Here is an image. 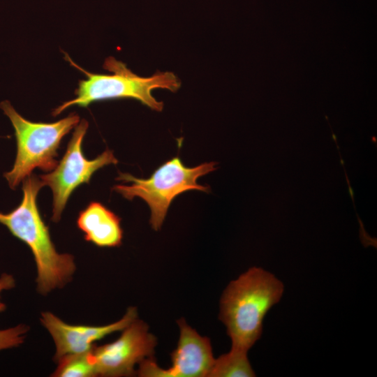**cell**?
<instances>
[{"label": "cell", "instance_id": "1", "mask_svg": "<svg viewBox=\"0 0 377 377\" xmlns=\"http://www.w3.org/2000/svg\"><path fill=\"white\" fill-rule=\"evenodd\" d=\"M22 182L20 204L8 213L0 212V223L30 249L36 266L37 291L46 295L70 282L76 265L72 255L57 251L40 216L37 196L43 185L40 178L31 175Z\"/></svg>", "mask_w": 377, "mask_h": 377}, {"label": "cell", "instance_id": "2", "mask_svg": "<svg viewBox=\"0 0 377 377\" xmlns=\"http://www.w3.org/2000/svg\"><path fill=\"white\" fill-rule=\"evenodd\" d=\"M283 290L274 274L255 267L228 285L221 299L219 319L226 326L231 348L248 352L260 339L264 318Z\"/></svg>", "mask_w": 377, "mask_h": 377}, {"label": "cell", "instance_id": "3", "mask_svg": "<svg viewBox=\"0 0 377 377\" xmlns=\"http://www.w3.org/2000/svg\"><path fill=\"white\" fill-rule=\"evenodd\" d=\"M68 61L82 71L87 79L80 81L75 90V97L64 102L52 112L54 116L60 114L72 105L87 107L98 101L133 98L155 111H161L163 103L158 101L151 94L155 89H165L177 91L181 82L172 72H157L149 77H142L133 73L126 64L113 57L105 59L103 67L111 71L112 75L95 74L87 72Z\"/></svg>", "mask_w": 377, "mask_h": 377}, {"label": "cell", "instance_id": "4", "mask_svg": "<svg viewBox=\"0 0 377 377\" xmlns=\"http://www.w3.org/2000/svg\"><path fill=\"white\" fill-rule=\"evenodd\" d=\"M1 108L9 118L17 142V154L12 169L3 174L10 188H15L30 176L34 169L52 171L57 165L56 158L63 138L80 122L75 113L52 123L33 122L21 116L8 101Z\"/></svg>", "mask_w": 377, "mask_h": 377}, {"label": "cell", "instance_id": "5", "mask_svg": "<svg viewBox=\"0 0 377 377\" xmlns=\"http://www.w3.org/2000/svg\"><path fill=\"white\" fill-rule=\"evenodd\" d=\"M215 161L205 162L195 167L184 165L175 156L160 165L151 175L146 179L138 178L129 173L119 172L117 180L130 184H117L112 190L124 198L131 200L140 198L149 206L151 228L159 230L167 215L173 200L184 192L192 190L209 193V186L198 184L199 177L217 169Z\"/></svg>", "mask_w": 377, "mask_h": 377}, {"label": "cell", "instance_id": "6", "mask_svg": "<svg viewBox=\"0 0 377 377\" xmlns=\"http://www.w3.org/2000/svg\"><path fill=\"white\" fill-rule=\"evenodd\" d=\"M88 128L85 119L80 121L70 140L66 152L56 167L39 178L52 192V221L57 223L72 193L80 185L88 184L99 169L117 164L113 151L105 149L94 159H87L82 151V142Z\"/></svg>", "mask_w": 377, "mask_h": 377}, {"label": "cell", "instance_id": "7", "mask_svg": "<svg viewBox=\"0 0 377 377\" xmlns=\"http://www.w3.org/2000/svg\"><path fill=\"white\" fill-rule=\"evenodd\" d=\"M148 329L145 323L136 318L113 342L100 346L94 345L91 353L97 376H131L135 364L153 357L156 339Z\"/></svg>", "mask_w": 377, "mask_h": 377}, {"label": "cell", "instance_id": "8", "mask_svg": "<svg viewBox=\"0 0 377 377\" xmlns=\"http://www.w3.org/2000/svg\"><path fill=\"white\" fill-rule=\"evenodd\" d=\"M180 336L171 353L172 366L160 368L153 357L140 363L138 374L149 377H208L214 362L210 340L200 336L184 319L177 320Z\"/></svg>", "mask_w": 377, "mask_h": 377}, {"label": "cell", "instance_id": "9", "mask_svg": "<svg viewBox=\"0 0 377 377\" xmlns=\"http://www.w3.org/2000/svg\"><path fill=\"white\" fill-rule=\"evenodd\" d=\"M137 317L136 308L129 307L120 320L106 325H71L50 311L42 312L40 320L53 339L56 347L53 360L57 362L65 355L90 351L95 341L122 331Z\"/></svg>", "mask_w": 377, "mask_h": 377}, {"label": "cell", "instance_id": "10", "mask_svg": "<svg viewBox=\"0 0 377 377\" xmlns=\"http://www.w3.org/2000/svg\"><path fill=\"white\" fill-rule=\"evenodd\" d=\"M77 226L84 239L97 246L115 247L121 244L120 217L99 202H91L79 213Z\"/></svg>", "mask_w": 377, "mask_h": 377}, {"label": "cell", "instance_id": "11", "mask_svg": "<svg viewBox=\"0 0 377 377\" xmlns=\"http://www.w3.org/2000/svg\"><path fill=\"white\" fill-rule=\"evenodd\" d=\"M256 376L247 357V352L231 348L214 360L208 377Z\"/></svg>", "mask_w": 377, "mask_h": 377}, {"label": "cell", "instance_id": "12", "mask_svg": "<svg viewBox=\"0 0 377 377\" xmlns=\"http://www.w3.org/2000/svg\"><path fill=\"white\" fill-rule=\"evenodd\" d=\"M57 363V367L52 374L54 377L97 376L91 350L88 352L65 355Z\"/></svg>", "mask_w": 377, "mask_h": 377}, {"label": "cell", "instance_id": "13", "mask_svg": "<svg viewBox=\"0 0 377 377\" xmlns=\"http://www.w3.org/2000/svg\"><path fill=\"white\" fill-rule=\"evenodd\" d=\"M29 330V327L24 324L0 330V351L20 346Z\"/></svg>", "mask_w": 377, "mask_h": 377}, {"label": "cell", "instance_id": "14", "mask_svg": "<svg viewBox=\"0 0 377 377\" xmlns=\"http://www.w3.org/2000/svg\"><path fill=\"white\" fill-rule=\"evenodd\" d=\"M15 286V280L12 274L2 273L0 276V297L1 293L4 290H9ZM6 304L0 299V312L5 311Z\"/></svg>", "mask_w": 377, "mask_h": 377}]
</instances>
